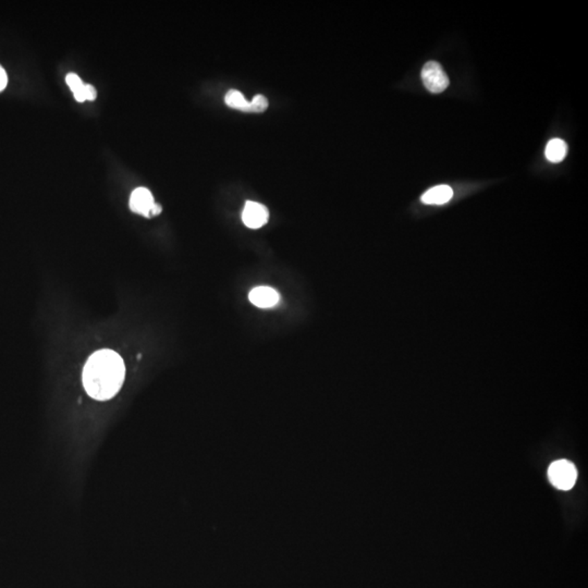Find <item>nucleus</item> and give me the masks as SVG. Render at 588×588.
<instances>
[{
	"label": "nucleus",
	"mask_w": 588,
	"mask_h": 588,
	"mask_svg": "<svg viewBox=\"0 0 588 588\" xmlns=\"http://www.w3.org/2000/svg\"><path fill=\"white\" fill-rule=\"evenodd\" d=\"M126 367L118 353L101 350L88 359L83 370V385L93 399H111L124 384Z\"/></svg>",
	"instance_id": "1"
},
{
	"label": "nucleus",
	"mask_w": 588,
	"mask_h": 588,
	"mask_svg": "<svg viewBox=\"0 0 588 588\" xmlns=\"http://www.w3.org/2000/svg\"><path fill=\"white\" fill-rule=\"evenodd\" d=\"M268 99L264 95H255L251 101L252 113H264L268 108Z\"/></svg>",
	"instance_id": "11"
},
{
	"label": "nucleus",
	"mask_w": 588,
	"mask_h": 588,
	"mask_svg": "<svg viewBox=\"0 0 588 588\" xmlns=\"http://www.w3.org/2000/svg\"><path fill=\"white\" fill-rule=\"evenodd\" d=\"M130 209L142 216H157L161 213V206L154 201L153 194L146 188H138L131 194Z\"/></svg>",
	"instance_id": "4"
},
{
	"label": "nucleus",
	"mask_w": 588,
	"mask_h": 588,
	"mask_svg": "<svg viewBox=\"0 0 588 588\" xmlns=\"http://www.w3.org/2000/svg\"><path fill=\"white\" fill-rule=\"evenodd\" d=\"M453 191L449 186H434L432 189L425 192L420 197V201L427 205H443L452 199Z\"/></svg>",
	"instance_id": "8"
},
{
	"label": "nucleus",
	"mask_w": 588,
	"mask_h": 588,
	"mask_svg": "<svg viewBox=\"0 0 588 588\" xmlns=\"http://www.w3.org/2000/svg\"><path fill=\"white\" fill-rule=\"evenodd\" d=\"M268 209L263 204L257 202H247L242 211V220L244 224L251 229H259L268 222Z\"/></svg>",
	"instance_id": "5"
},
{
	"label": "nucleus",
	"mask_w": 588,
	"mask_h": 588,
	"mask_svg": "<svg viewBox=\"0 0 588 588\" xmlns=\"http://www.w3.org/2000/svg\"><path fill=\"white\" fill-rule=\"evenodd\" d=\"M422 81L425 88L432 94L443 93L449 86V78L443 67L436 61H428L422 69Z\"/></svg>",
	"instance_id": "3"
},
{
	"label": "nucleus",
	"mask_w": 588,
	"mask_h": 588,
	"mask_svg": "<svg viewBox=\"0 0 588 588\" xmlns=\"http://www.w3.org/2000/svg\"><path fill=\"white\" fill-rule=\"evenodd\" d=\"M546 157L551 163H560L566 158L568 145L561 138H553L546 146Z\"/></svg>",
	"instance_id": "9"
},
{
	"label": "nucleus",
	"mask_w": 588,
	"mask_h": 588,
	"mask_svg": "<svg viewBox=\"0 0 588 588\" xmlns=\"http://www.w3.org/2000/svg\"><path fill=\"white\" fill-rule=\"evenodd\" d=\"M548 476L550 483L555 488L569 490L575 485L578 472L573 463L570 461L559 460L549 466Z\"/></svg>",
	"instance_id": "2"
},
{
	"label": "nucleus",
	"mask_w": 588,
	"mask_h": 588,
	"mask_svg": "<svg viewBox=\"0 0 588 588\" xmlns=\"http://www.w3.org/2000/svg\"><path fill=\"white\" fill-rule=\"evenodd\" d=\"M224 103L228 107L244 113H252L251 103L247 101L241 92L230 90L224 97Z\"/></svg>",
	"instance_id": "10"
},
{
	"label": "nucleus",
	"mask_w": 588,
	"mask_h": 588,
	"mask_svg": "<svg viewBox=\"0 0 588 588\" xmlns=\"http://www.w3.org/2000/svg\"><path fill=\"white\" fill-rule=\"evenodd\" d=\"M250 301L261 309H270L279 302V293L272 288L257 287L250 293Z\"/></svg>",
	"instance_id": "7"
},
{
	"label": "nucleus",
	"mask_w": 588,
	"mask_h": 588,
	"mask_svg": "<svg viewBox=\"0 0 588 588\" xmlns=\"http://www.w3.org/2000/svg\"><path fill=\"white\" fill-rule=\"evenodd\" d=\"M8 83V76L7 73H6L5 69L0 65V92L5 90L6 86H7Z\"/></svg>",
	"instance_id": "12"
},
{
	"label": "nucleus",
	"mask_w": 588,
	"mask_h": 588,
	"mask_svg": "<svg viewBox=\"0 0 588 588\" xmlns=\"http://www.w3.org/2000/svg\"><path fill=\"white\" fill-rule=\"evenodd\" d=\"M65 82L71 88L73 95L79 103L84 101H94L97 96L96 88L93 85L83 84L76 73H69L68 76H65Z\"/></svg>",
	"instance_id": "6"
}]
</instances>
